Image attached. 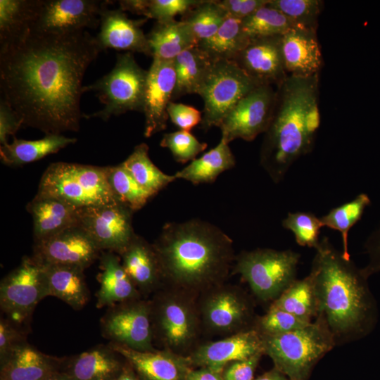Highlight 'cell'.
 Masks as SVG:
<instances>
[{"mask_svg":"<svg viewBox=\"0 0 380 380\" xmlns=\"http://www.w3.org/2000/svg\"><path fill=\"white\" fill-rule=\"evenodd\" d=\"M102 51L86 30L57 34L30 30L1 44V96L23 125L45 134L77 132L89 65Z\"/></svg>","mask_w":380,"mask_h":380,"instance_id":"cell-1","label":"cell"},{"mask_svg":"<svg viewBox=\"0 0 380 380\" xmlns=\"http://www.w3.org/2000/svg\"><path fill=\"white\" fill-rule=\"evenodd\" d=\"M152 244L164 286L196 297L224 284L236 258L231 238L199 219L166 223Z\"/></svg>","mask_w":380,"mask_h":380,"instance_id":"cell-2","label":"cell"},{"mask_svg":"<svg viewBox=\"0 0 380 380\" xmlns=\"http://www.w3.org/2000/svg\"><path fill=\"white\" fill-rule=\"evenodd\" d=\"M315 250L310 274L317 298V316L325 322L336 345L365 337L378 319L368 278L327 237H323Z\"/></svg>","mask_w":380,"mask_h":380,"instance_id":"cell-3","label":"cell"},{"mask_svg":"<svg viewBox=\"0 0 380 380\" xmlns=\"http://www.w3.org/2000/svg\"><path fill=\"white\" fill-rule=\"evenodd\" d=\"M319 74L288 75L276 88L270 125L265 132L260 163L274 183L281 181L291 165L310 153L320 125Z\"/></svg>","mask_w":380,"mask_h":380,"instance_id":"cell-4","label":"cell"},{"mask_svg":"<svg viewBox=\"0 0 380 380\" xmlns=\"http://www.w3.org/2000/svg\"><path fill=\"white\" fill-rule=\"evenodd\" d=\"M261 336L264 354L290 380H308L318 361L336 346L334 336L320 316L292 331Z\"/></svg>","mask_w":380,"mask_h":380,"instance_id":"cell-5","label":"cell"},{"mask_svg":"<svg viewBox=\"0 0 380 380\" xmlns=\"http://www.w3.org/2000/svg\"><path fill=\"white\" fill-rule=\"evenodd\" d=\"M108 168L51 163L42 175L37 194L59 198L79 209L119 203L108 182Z\"/></svg>","mask_w":380,"mask_h":380,"instance_id":"cell-6","label":"cell"},{"mask_svg":"<svg viewBox=\"0 0 380 380\" xmlns=\"http://www.w3.org/2000/svg\"><path fill=\"white\" fill-rule=\"evenodd\" d=\"M196 296L163 286L152 300L154 341L163 349L186 355L195 348L202 329Z\"/></svg>","mask_w":380,"mask_h":380,"instance_id":"cell-7","label":"cell"},{"mask_svg":"<svg viewBox=\"0 0 380 380\" xmlns=\"http://www.w3.org/2000/svg\"><path fill=\"white\" fill-rule=\"evenodd\" d=\"M300 254L291 250L258 248L235 258L232 274H239L262 302L276 300L296 280Z\"/></svg>","mask_w":380,"mask_h":380,"instance_id":"cell-8","label":"cell"},{"mask_svg":"<svg viewBox=\"0 0 380 380\" xmlns=\"http://www.w3.org/2000/svg\"><path fill=\"white\" fill-rule=\"evenodd\" d=\"M148 70L142 69L130 52L118 54L114 68L94 83L84 86V92L94 91L104 108L87 118L107 121L113 115L128 111L143 112Z\"/></svg>","mask_w":380,"mask_h":380,"instance_id":"cell-9","label":"cell"},{"mask_svg":"<svg viewBox=\"0 0 380 380\" xmlns=\"http://www.w3.org/2000/svg\"><path fill=\"white\" fill-rule=\"evenodd\" d=\"M259 85L234 61H213L197 93L204 102L201 127H219L238 101Z\"/></svg>","mask_w":380,"mask_h":380,"instance_id":"cell-10","label":"cell"},{"mask_svg":"<svg viewBox=\"0 0 380 380\" xmlns=\"http://www.w3.org/2000/svg\"><path fill=\"white\" fill-rule=\"evenodd\" d=\"M202 328L215 334L231 335L253 327V303L236 286L222 284L205 291L198 301Z\"/></svg>","mask_w":380,"mask_h":380,"instance_id":"cell-11","label":"cell"},{"mask_svg":"<svg viewBox=\"0 0 380 380\" xmlns=\"http://www.w3.org/2000/svg\"><path fill=\"white\" fill-rule=\"evenodd\" d=\"M47 296L44 267L32 256H24L1 281V309L15 324L25 322L38 303Z\"/></svg>","mask_w":380,"mask_h":380,"instance_id":"cell-12","label":"cell"},{"mask_svg":"<svg viewBox=\"0 0 380 380\" xmlns=\"http://www.w3.org/2000/svg\"><path fill=\"white\" fill-rule=\"evenodd\" d=\"M101 329L110 343L139 351L156 350L151 300L140 298L110 306L101 319Z\"/></svg>","mask_w":380,"mask_h":380,"instance_id":"cell-13","label":"cell"},{"mask_svg":"<svg viewBox=\"0 0 380 380\" xmlns=\"http://www.w3.org/2000/svg\"><path fill=\"white\" fill-rule=\"evenodd\" d=\"M276 95L273 86L261 84L241 99L219 126L222 139L229 144L236 139L251 141L265 133L272 119Z\"/></svg>","mask_w":380,"mask_h":380,"instance_id":"cell-14","label":"cell"},{"mask_svg":"<svg viewBox=\"0 0 380 380\" xmlns=\"http://www.w3.org/2000/svg\"><path fill=\"white\" fill-rule=\"evenodd\" d=\"M109 1L39 0L30 30L47 33H70L96 28Z\"/></svg>","mask_w":380,"mask_h":380,"instance_id":"cell-15","label":"cell"},{"mask_svg":"<svg viewBox=\"0 0 380 380\" xmlns=\"http://www.w3.org/2000/svg\"><path fill=\"white\" fill-rule=\"evenodd\" d=\"M132 213L117 203L80 209L79 224L101 251L120 254L135 236Z\"/></svg>","mask_w":380,"mask_h":380,"instance_id":"cell-16","label":"cell"},{"mask_svg":"<svg viewBox=\"0 0 380 380\" xmlns=\"http://www.w3.org/2000/svg\"><path fill=\"white\" fill-rule=\"evenodd\" d=\"M101 252L87 232L77 225L34 241L32 256L44 265L70 266L84 270Z\"/></svg>","mask_w":380,"mask_h":380,"instance_id":"cell-17","label":"cell"},{"mask_svg":"<svg viewBox=\"0 0 380 380\" xmlns=\"http://www.w3.org/2000/svg\"><path fill=\"white\" fill-rule=\"evenodd\" d=\"M264 354L261 335L253 327L226 338L196 346L186 356L193 367L222 372L229 363Z\"/></svg>","mask_w":380,"mask_h":380,"instance_id":"cell-18","label":"cell"},{"mask_svg":"<svg viewBox=\"0 0 380 380\" xmlns=\"http://www.w3.org/2000/svg\"><path fill=\"white\" fill-rule=\"evenodd\" d=\"M175 84L173 60L153 58L148 70L143 107L146 137L166 129L169 118L167 108L172 101Z\"/></svg>","mask_w":380,"mask_h":380,"instance_id":"cell-19","label":"cell"},{"mask_svg":"<svg viewBox=\"0 0 380 380\" xmlns=\"http://www.w3.org/2000/svg\"><path fill=\"white\" fill-rule=\"evenodd\" d=\"M234 61L260 85L278 87L289 75L284 67L281 36L251 39Z\"/></svg>","mask_w":380,"mask_h":380,"instance_id":"cell-20","label":"cell"},{"mask_svg":"<svg viewBox=\"0 0 380 380\" xmlns=\"http://www.w3.org/2000/svg\"><path fill=\"white\" fill-rule=\"evenodd\" d=\"M132 366L141 380H188L194 369L186 355L169 350L139 351L108 344Z\"/></svg>","mask_w":380,"mask_h":380,"instance_id":"cell-21","label":"cell"},{"mask_svg":"<svg viewBox=\"0 0 380 380\" xmlns=\"http://www.w3.org/2000/svg\"><path fill=\"white\" fill-rule=\"evenodd\" d=\"M147 18L132 20L125 11L105 7L101 14L100 32L96 37L102 51L113 49L151 56L147 37L141 26Z\"/></svg>","mask_w":380,"mask_h":380,"instance_id":"cell-22","label":"cell"},{"mask_svg":"<svg viewBox=\"0 0 380 380\" xmlns=\"http://www.w3.org/2000/svg\"><path fill=\"white\" fill-rule=\"evenodd\" d=\"M281 46L284 67L289 75L319 74L322 55L316 30L293 26L281 36Z\"/></svg>","mask_w":380,"mask_h":380,"instance_id":"cell-23","label":"cell"},{"mask_svg":"<svg viewBox=\"0 0 380 380\" xmlns=\"http://www.w3.org/2000/svg\"><path fill=\"white\" fill-rule=\"evenodd\" d=\"M120 256L125 272L141 295L156 293L164 286L153 244L143 237L135 234Z\"/></svg>","mask_w":380,"mask_h":380,"instance_id":"cell-24","label":"cell"},{"mask_svg":"<svg viewBox=\"0 0 380 380\" xmlns=\"http://www.w3.org/2000/svg\"><path fill=\"white\" fill-rule=\"evenodd\" d=\"M33 220L34 241H41L79 224L80 209L59 198L36 194L27 205Z\"/></svg>","mask_w":380,"mask_h":380,"instance_id":"cell-25","label":"cell"},{"mask_svg":"<svg viewBox=\"0 0 380 380\" xmlns=\"http://www.w3.org/2000/svg\"><path fill=\"white\" fill-rule=\"evenodd\" d=\"M109 345L98 346L79 355L63 359L61 371L72 380H114L125 360Z\"/></svg>","mask_w":380,"mask_h":380,"instance_id":"cell-26","label":"cell"},{"mask_svg":"<svg viewBox=\"0 0 380 380\" xmlns=\"http://www.w3.org/2000/svg\"><path fill=\"white\" fill-rule=\"evenodd\" d=\"M63 361L42 353L25 342L0 361V379L44 380L60 370Z\"/></svg>","mask_w":380,"mask_h":380,"instance_id":"cell-27","label":"cell"},{"mask_svg":"<svg viewBox=\"0 0 380 380\" xmlns=\"http://www.w3.org/2000/svg\"><path fill=\"white\" fill-rule=\"evenodd\" d=\"M99 258L102 272L98 276L100 283L96 293L98 308L141 298V293L125 272L121 259L115 253L102 251Z\"/></svg>","mask_w":380,"mask_h":380,"instance_id":"cell-28","label":"cell"},{"mask_svg":"<svg viewBox=\"0 0 380 380\" xmlns=\"http://www.w3.org/2000/svg\"><path fill=\"white\" fill-rule=\"evenodd\" d=\"M44 267L49 296H53L62 300L75 310H80L87 303L89 292L84 270L63 265Z\"/></svg>","mask_w":380,"mask_h":380,"instance_id":"cell-29","label":"cell"},{"mask_svg":"<svg viewBox=\"0 0 380 380\" xmlns=\"http://www.w3.org/2000/svg\"><path fill=\"white\" fill-rule=\"evenodd\" d=\"M76 141L75 138L62 134H46L42 139L33 141L14 137L12 143L1 145L0 158L5 165L19 166L57 153Z\"/></svg>","mask_w":380,"mask_h":380,"instance_id":"cell-30","label":"cell"},{"mask_svg":"<svg viewBox=\"0 0 380 380\" xmlns=\"http://www.w3.org/2000/svg\"><path fill=\"white\" fill-rule=\"evenodd\" d=\"M151 56L164 61L173 60L179 53L197 46L187 26L182 20L156 22L146 34Z\"/></svg>","mask_w":380,"mask_h":380,"instance_id":"cell-31","label":"cell"},{"mask_svg":"<svg viewBox=\"0 0 380 380\" xmlns=\"http://www.w3.org/2000/svg\"><path fill=\"white\" fill-rule=\"evenodd\" d=\"M236 160L229 143L221 138L219 144L198 158H195L174 175L193 184L213 183L223 172L235 166Z\"/></svg>","mask_w":380,"mask_h":380,"instance_id":"cell-32","label":"cell"},{"mask_svg":"<svg viewBox=\"0 0 380 380\" xmlns=\"http://www.w3.org/2000/svg\"><path fill=\"white\" fill-rule=\"evenodd\" d=\"M213 61L196 46L173 59L176 84L172 99L189 94H197Z\"/></svg>","mask_w":380,"mask_h":380,"instance_id":"cell-33","label":"cell"},{"mask_svg":"<svg viewBox=\"0 0 380 380\" xmlns=\"http://www.w3.org/2000/svg\"><path fill=\"white\" fill-rule=\"evenodd\" d=\"M250 39L243 30L241 20L227 16L216 33L198 46L213 61H234Z\"/></svg>","mask_w":380,"mask_h":380,"instance_id":"cell-34","label":"cell"},{"mask_svg":"<svg viewBox=\"0 0 380 380\" xmlns=\"http://www.w3.org/2000/svg\"><path fill=\"white\" fill-rule=\"evenodd\" d=\"M39 0L0 1V43L15 40L27 32L34 20Z\"/></svg>","mask_w":380,"mask_h":380,"instance_id":"cell-35","label":"cell"},{"mask_svg":"<svg viewBox=\"0 0 380 380\" xmlns=\"http://www.w3.org/2000/svg\"><path fill=\"white\" fill-rule=\"evenodd\" d=\"M270 305L286 311L308 322L318 315L319 308L311 275L296 279Z\"/></svg>","mask_w":380,"mask_h":380,"instance_id":"cell-36","label":"cell"},{"mask_svg":"<svg viewBox=\"0 0 380 380\" xmlns=\"http://www.w3.org/2000/svg\"><path fill=\"white\" fill-rule=\"evenodd\" d=\"M122 164L137 182L153 196L176 179L175 175L164 173L153 163L145 143L136 146Z\"/></svg>","mask_w":380,"mask_h":380,"instance_id":"cell-37","label":"cell"},{"mask_svg":"<svg viewBox=\"0 0 380 380\" xmlns=\"http://www.w3.org/2000/svg\"><path fill=\"white\" fill-rule=\"evenodd\" d=\"M227 17L217 0H202L182 16L180 20L187 26L198 45L212 37Z\"/></svg>","mask_w":380,"mask_h":380,"instance_id":"cell-38","label":"cell"},{"mask_svg":"<svg viewBox=\"0 0 380 380\" xmlns=\"http://www.w3.org/2000/svg\"><path fill=\"white\" fill-rule=\"evenodd\" d=\"M202 0H122L119 1L123 11L144 15L156 22L164 23L175 20L177 15L183 16Z\"/></svg>","mask_w":380,"mask_h":380,"instance_id":"cell-39","label":"cell"},{"mask_svg":"<svg viewBox=\"0 0 380 380\" xmlns=\"http://www.w3.org/2000/svg\"><path fill=\"white\" fill-rule=\"evenodd\" d=\"M371 201L366 194L357 195L351 201L331 209L320 218L323 227L326 226L338 231L341 234L343 243V255L345 259L350 260L348 251V232L360 220L365 208Z\"/></svg>","mask_w":380,"mask_h":380,"instance_id":"cell-40","label":"cell"},{"mask_svg":"<svg viewBox=\"0 0 380 380\" xmlns=\"http://www.w3.org/2000/svg\"><path fill=\"white\" fill-rule=\"evenodd\" d=\"M242 27L248 39L281 36L293 27L281 11L267 4L241 20Z\"/></svg>","mask_w":380,"mask_h":380,"instance_id":"cell-41","label":"cell"},{"mask_svg":"<svg viewBox=\"0 0 380 380\" xmlns=\"http://www.w3.org/2000/svg\"><path fill=\"white\" fill-rule=\"evenodd\" d=\"M108 179L117 201L133 212L143 208L153 196L137 182L122 163L109 166Z\"/></svg>","mask_w":380,"mask_h":380,"instance_id":"cell-42","label":"cell"},{"mask_svg":"<svg viewBox=\"0 0 380 380\" xmlns=\"http://www.w3.org/2000/svg\"><path fill=\"white\" fill-rule=\"evenodd\" d=\"M323 4L320 0H270L267 5L281 11L294 26L317 31Z\"/></svg>","mask_w":380,"mask_h":380,"instance_id":"cell-43","label":"cell"},{"mask_svg":"<svg viewBox=\"0 0 380 380\" xmlns=\"http://www.w3.org/2000/svg\"><path fill=\"white\" fill-rule=\"evenodd\" d=\"M282 225L293 233L296 241L300 246L316 248L319 245V234L323 225L320 218L313 213H289L282 221Z\"/></svg>","mask_w":380,"mask_h":380,"instance_id":"cell-44","label":"cell"},{"mask_svg":"<svg viewBox=\"0 0 380 380\" xmlns=\"http://www.w3.org/2000/svg\"><path fill=\"white\" fill-rule=\"evenodd\" d=\"M309 323L310 322L270 305L264 315L255 317L253 328L261 336H277L298 329Z\"/></svg>","mask_w":380,"mask_h":380,"instance_id":"cell-45","label":"cell"},{"mask_svg":"<svg viewBox=\"0 0 380 380\" xmlns=\"http://www.w3.org/2000/svg\"><path fill=\"white\" fill-rule=\"evenodd\" d=\"M160 146L168 148L175 160L185 163L207 148V144L200 142L190 132L179 130L166 133L160 143Z\"/></svg>","mask_w":380,"mask_h":380,"instance_id":"cell-46","label":"cell"},{"mask_svg":"<svg viewBox=\"0 0 380 380\" xmlns=\"http://www.w3.org/2000/svg\"><path fill=\"white\" fill-rule=\"evenodd\" d=\"M167 114L171 121L180 130L190 132L191 129L201 123L202 113L196 108L181 103H175L172 101L168 104Z\"/></svg>","mask_w":380,"mask_h":380,"instance_id":"cell-47","label":"cell"},{"mask_svg":"<svg viewBox=\"0 0 380 380\" xmlns=\"http://www.w3.org/2000/svg\"><path fill=\"white\" fill-rule=\"evenodd\" d=\"M10 319L0 320V361L8 357L15 349L26 342L23 332Z\"/></svg>","mask_w":380,"mask_h":380,"instance_id":"cell-48","label":"cell"},{"mask_svg":"<svg viewBox=\"0 0 380 380\" xmlns=\"http://www.w3.org/2000/svg\"><path fill=\"white\" fill-rule=\"evenodd\" d=\"M262 354L232 362L222 370L224 380H253L254 373Z\"/></svg>","mask_w":380,"mask_h":380,"instance_id":"cell-49","label":"cell"},{"mask_svg":"<svg viewBox=\"0 0 380 380\" xmlns=\"http://www.w3.org/2000/svg\"><path fill=\"white\" fill-rule=\"evenodd\" d=\"M270 0H220L218 4L227 16L243 20L259 8L267 5Z\"/></svg>","mask_w":380,"mask_h":380,"instance_id":"cell-50","label":"cell"},{"mask_svg":"<svg viewBox=\"0 0 380 380\" xmlns=\"http://www.w3.org/2000/svg\"><path fill=\"white\" fill-rule=\"evenodd\" d=\"M23 125L22 120L8 103L2 97L0 100V143L7 144L9 136H14Z\"/></svg>","mask_w":380,"mask_h":380,"instance_id":"cell-51","label":"cell"},{"mask_svg":"<svg viewBox=\"0 0 380 380\" xmlns=\"http://www.w3.org/2000/svg\"><path fill=\"white\" fill-rule=\"evenodd\" d=\"M364 247L369 261L365 267L362 268V271L365 276L369 278L380 272V227L369 235Z\"/></svg>","mask_w":380,"mask_h":380,"instance_id":"cell-52","label":"cell"},{"mask_svg":"<svg viewBox=\"0 0 380 380\" xmlns=\"http://www.w3.org/2000/svg\"><path fill=\"white\" fill-rule=\"evenodd\" d=\"M188 380H224L222 372L209 367L193 369Z\"/></svg>","mask_w":380,"mask_h":380,"instance_id":"cell-53","label":"cell"},{"mask_svg":"<svg viewBox=\"0 0 380 380\" xmlns=\"http://www.w3.org/2000/svg\"><path fill=\"white\" fill-rule=\"evenodd\" d=\"M114 380H141L132 366L125 360L121 372Z\"/></svg>","mask_w":380,"mask_h":380,"instance_id":"cell-54","label":"cell"},{"mask_svg":"<svg viewBox=\"0 0 380 380\" xmlns=\"http://www.w3.org/2000/svg\"><path fill=\"white\" fill-rule=\"evenodd\" d=\"M253 380H290L285 374L274 367Z\"/></svg>","mask_w":380,"mask_h":380,"instance_id":"cell-55","label":"cell"},{"mask_svg":"<svg viewBox=\"0 0 380 380\" xmlns=\"http://www.w3.org/2000/svg\"><path fill=\"white\" fill-rule=\"evenodd\" d=\"M44 380H72L61 370L56 371L47 376Z\"/></svg>","mask_w":380,"mask_h":380,"instance_id":"cell-56","label":"cell"},{"mask_svg":"<svg viewBox=\"0 0 380 380\" xmlns=\"http://www.w3.org/2000/svg\"><path fill=\"white\" fill-rule=\"evenodd\" d=\"M0 380H4V379H0Z\"/></svg>","mask_w":380,"mask_h":380,"instance_id":"cell-57","label":"cell"}]
</instances>
